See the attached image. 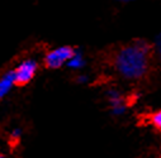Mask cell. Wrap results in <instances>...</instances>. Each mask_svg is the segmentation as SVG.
Instances as JSON below:
<instances>
[{
    "instance_id": "7",
    "label": "cell",
    "mask_w": 161,
    "mask_h": 158,
    "mask_svg": "<svg viewBox=\"0 0 161 158\" xmlns=\"http://www.w3.org/2000/svg\"><path fill=\"white\" fill-rule=\"evenodd\" d=\"M150 122H151L153 128H156L157 130L161 132V109L156 110L155 113H152L150 115Z\"/></svg>"
},
{
    "instance_id": "11",
    "label": "cell",
    "mask_w": 161,
    "mask_h": 158,
    "mask_svg": "<svg viewBox=\"0 0 161 158\" xmlns=\"http://www.w3.org/2000/svg\"><path fill=\"white\" fill-rule=\"evenodd\" d=\"M119 2H132V0H119Z\"/></svg>"
},
{
    "instance_id": "4",
    "label": "cell",
    "mask_w": 161,
    "mask_h": 158,
    "mask_svg": "<svg viewBox=\"0 0 161 158\" xmlns=\"http://www.w3.org/2000/svg\"><path fill=\"white\" fill-rule=\"evenodd\" d=\"M107 100H108V105L109 109L112 111L113 115L119 116L123 115L127 110V103L125 99V95L120 92L118 89H109L107 91Z\"/></svg>"
},
{
    "instance_id": "1",
    "label": "cell",
    "mask_w": 161,
    "mask_h": 158,
    "mask_svg": "<svg viewBox=\"0 0 161 158\" xmlns=\"http://www.w3.org/2000/svg\"><path fill=\"white\" fill-rule=\"evenodd\" d=\"M153 46L143 39H137L120 47L113 58L114 71L127 81L143 78L151 67Z\"/></svg>"
},
{
    "instance_id": "5",
    "label": "cell",
    "mask_w": 161,
    "mask_h": 158,
    "mask_svg": "<svg viewBox=\"0 0 161 158\" xmlns=\"http://www.w3.org/2000/svg\"><path fill=\"white\" fill-rule=\"evenodd\" d=\"M15 85H17V81H15L13 70L5 71L4 73L0 75V101L4 100L12 92Z\"/></svg>"
},
{
    "instance_id": "8",
    "label": "cell",
    "mask_w": 161,
    "mask_h": 158,
    "mask_svg": "<svg viewBox=\"0 0 161 158\" xmlns=\"http://www.w3.org/2000/svg\"><path fill=\"white\" fill-rule=\"evenodd\" d=\"M76 81L79 84H81V85H85V84L89 82V76L85 75V73H79L77 77H76Z\"/></svg>"
},
{
    "instance_id": "2",
    "label": "cell",
    "mask_w": 161,
    "mask_h": 158,
    "mask_svg": "<svg viewBox=\"0 0 161 158\" xmlns=\"http://www.w3.org/2000/svg\"><path fill=\"white\" fill-rule=\"evenodd\" d=\"M74 52H75V48L70 46H60V47L52 48L45 55V58H43L45 66L50 70L61 68L67 65Z\"/></svg>"
},
{
    "instance_id": "12",
    "label": "cell",
    "mask_w": 161,
    "mask_h": 158,
    "mask_svg": "<svg viewBox=\"0 0 161 158\" xmlns=\"http://www.w3.org/2000/svg\"><path fill=\"white\" fill-rule=\"evenodd\" d=\"M0 158H7L5 155H3V154H0Z\"/></svg>"
},
{
    "instance_id": "10",
    "label": "cell",
    "mask_w": 161,
    "mask_h": 158,
    "mask_svg": "<svg viewBox=\"0 0 161 158\" xmlns=\"http://www.w3.org/2000/svg\"><path fill=\"white\" fill-rule=\"evenodd\" d=\"M20 137H22V129H20V128H14V129L10 132V138H12V139L18 140Z\"/></svg>"
},
{
    "instance_id": "13",
    "label": "cell",
    "mask_w": 161,
    "mask_h": 158,
    "mask_svg": "<svg viewBox=\"0 0 161 158\" xmlns=\"http://www.w3.org/2000/svg\"><path fill=\"white\" fill-rule=\"evenodd\" d=\"M160 158H161V153H160Z\"/></svg>"
},
{
    "instance_id": "9",
    "label": "cell",
    "mask_w": 161,
    "mask_h": 158,
    "mask_svg": "<svg viewBox=\"0 0 161 158\" xmlns=\"http://www.w3.org/2000/svg\"><path fill=\"white\" fill-rule=\"evenodd\" d=\"M153 51L161 57V34L157 35L156 41H155V46H153Z\"/></svg>"
},
{
    "instance_id": "6",
    "label": "cell",
    "mask_w": 161,
    "mask_h": 158,
    "mask_svg": "<svg viewBox=\"0 0 161 158\" xmlns=\"http://www.w3.org/2000/svg\"><path fill=\"white\" fill-rule=\"evenodd\" d=\"M85 65H86V60H85L84 53L81 51H79V50H75V52L71 56V58L69 60L66 67L69 70H71V71L79 72V71H81L85 67Z\"/></svg>"
},
{
    "instance_id": "3",
    "label": "cell",
    "mask_w": 161,
    "mask_h": 158,
    "mask_svg": "<svg viewBox=\"0 0 161 158\" xmlns=\"http://www.w3.org/2000/svg\"><path fill=\"white\" fill-rule=\"evenodd\" d=\"M37 71H38L37 60H34L32 57H28V58H24L23 61H20L13 68L17 85H27V84H29L34 78Z\"/></svg>"
}]
</instances>
